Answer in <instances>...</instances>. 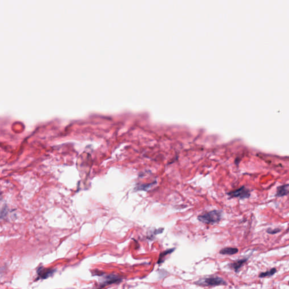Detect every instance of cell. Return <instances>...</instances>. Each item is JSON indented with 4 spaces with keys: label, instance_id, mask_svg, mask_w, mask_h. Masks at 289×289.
<instances>
[{
    "label": "cell",
    "instance_id": "7c38bea8",
    "mask_svg": "<svg viewBox=\"0 0 289 289\" xmlns=\"http://www.w3.org/2000/svg\"></svg>",
    "mask_w": 289,
    "mask_h": 289
},
{
    "label": "cell",
    "instance_id": "ba28073f",
    "mask_svg": "<svg viewBox=\"0 0 289 289\" xmlns=\"http://www.w3.org/2000/svg\"><path fill=\"white\" fill-rule=\"evenodd\" d=\"M238 252V249L234 247H226L221 249L219 253L222 255H234Z\"/></svg>",
    "mask_w": 289,
    "mask_h": 289
},
{
    "label": "cell",
    "instance_id": "7a4b0ae2",
    "mask_svg": "<svg viewBox=\"0 0 289 289\" xmlns=\"http://www.w3.org/2000/svg\"><path fill=\"white\" fill-rule=\"evenodd\" d=\"M198 285H206V286H219V285H226V282L224 280L219 277H211L201 279L198 281L195 282Z\"/></svg>",
    "mask_w": 289,
    "mask_h": 289
},
{
    "label": "cell",
    "instance_id": "5b68a950",
    "mask_svg": "<svg viewBox=\"0 0 289 289\" xmlns=\"http://www.w3.org/2000/svg\"><path fill=\"white\" fill-rule=\"evenodd\" d=\"M228 195L232 198H239L240 199L247 198L250 196V193L248 189L242 186L238 189L231 191L228 193Z\"/></svg>",
    "mask_w": 289,
    "mask_h": 289
},
{
    "label": "cell",
    "instance_id": "9c48e42d",
    "mask_svg": "<svg viewBox=\"0 0 289 289\" xmlns=\"http://www.w3.org/2000/svg\"><path fill=\"white\" fill-rule=\"evenodd\" d=\"M174 250V248H171L167 250L166 251L162 252L159 255V260L158 261V264H161L164 262V257L166 256L167 255L171 253Z\"/></svg>",
    "mask_w": 289,
    "mask_h": 289
},
{
    "label": "cell",
    "instance_id": "3957f363",
    "mask_svg": "<svg viewBox=\"0 0 289 289\" xmlns=\"http://www.w3.org/2000/svg\"><path fill=\"white\" fill-rule=\"evenodd\" d=\"M122 281V278L118 275L114 274H110L107 275L105 277V280L100 283L99 289H102L107 286L112 285V284H116L119 283Z\"/></svg>",
    "mask_w": 289,
    "mask_h": 289
},
{
    "label": "cell",
    "instance_id": "8fae6325",
    "mask_svg": "<svg viewBox=\"0 0 289 289\" xmlns=\"http://www.w3.org/2000/svg\"><path fill=\"white\" fill-rule=\"evenodd\" d=\"M280 231H281V229H278V228H276V229H268L267 230V232L268 233L271 234H276V233H277Z\"/></svg>",
    "mask_w": 289,
    "mask_h": 289
},
{
    "label": "cell",
    "instance_id": "6da1fadb",
    "mask_svg": "<svg viewBox=\"0 0 289 289\" xmlns=\"http://www.w3.org/2000/svg\"><path fill=\"white\" fill-rule=\"evenodd\" d=\"M222 217L221 211L214 210L198 216V220L206 224H215L218 223Z\"/></svg>",
    "mask_w": 289,
    "mask_h": 289
},
{
    "label": "cell",
    "instance_id": "8992f818",
    "mask_svg": "<svg viewBox=\"0 0 289 289\" xmlns=\"http://www.w3.org/2000/svg\"><path fill=\"white\" fill-rule=\"evenodd\" d=\"M248 259H242L240 260H237L234 263L230 264V267L234 270L236 272H238L239 269L243 266V265L246 263Z\"/></svg>",
    "mask_w": 289,
    "mask_h": 289
},
{
    "label": "cell",
    "instance_id": "277c9868",
    "mask_svg": "<svg viewBox=\"0 0 289 289\" xmlns=\"http://www.w3.org/2000/svg\"><path fill=\"white\" fill-rule=\"evenodd\" d=\"M56 272V269L53 268H46L43 266H40L37 269V274L38 277L37 280H45L52 276Z\"/></svg>",
    "mask_w": 289,
    "mask_h": 289
},
{
    "label": "cell",
    "instance_id": "30bf717a",
    "mask_svg": "<svg viewBox=\"0 0 289 289\" xmlns=\"http://www.w3.org/2000/svg\"><path fill=\"white\" fill-rule=\"evenodd\" d=\"M276 272H277V269L275 268H272L271 269H270L269 270H268V271H266L265 272L261 273L260 275H259V277H260V278H264V277H266L272 276V275H275V273H276Z\"/></svg>",
    "mask_w": 289,
    "mask_h": 289
},
{
    "label": "cell",
    "instance_id": "52a82bcc",
    "mask_svg": "<svg viewBox=\"0 0 289 289\" xmlns=\"http://www.w3.org/2000/svg\"><path fill=\"white\" fill-rule=\"evenodd\" d=\"M289 185H284L280 186L277 188V196H282L283 195H286L289 193Z\"/></svg>",
    "mask_w": 289,
    "mask_h": 289
}]
</instances>
